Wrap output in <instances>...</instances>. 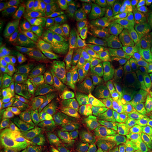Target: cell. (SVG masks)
Returning <instances> with one entry per match:
<instances>
[{"label":"cell","mask_w":152,"mask_h":152,"mask_svg":"<svg viewBox=\"0 0 152 152\" xmlns=\"http://www.w3.org/2000/svg\"><path fill=\"white\" fill-rule=\"evenodd\" d=\"M92 111L90 106L49 80L37 112L68 119L93 120Z\"/></svg>","instance_id":"1"},{"label":"cell","mask_w":152,"mask_h":152,"mask_svg":"<svg viewBox=\"0 0 152 152\" xmlns=\"http://www.w3.org/2000/svg\"><path fill=\"white\" fill-rule=\"evenodd\" d=\"M50 47L34 49L19 58L9 80V89L19 95L47 68Z\"/></svg>","instance_id":"2"},{"label":"cell","mask_w":152,"mask_h":152,"mask_svg":"<svg viewBox=\"0 0 152 152\" xmlns=\"http://www.w3.org/2000/svg\"><path fill=\"white\" fill-rule=\"evenodd\" d=\"M66 134L75 145L89 152H122L118 144L93 120H87Z\"/></svg>","instance_id":"3"},{"label":"cell","mask_w":152,"mask_h":152,"mask_svg":"<svg viewBox=\"0 0 152 152\" xmlns=\"http://www.w3.org/2000/svg\"><path fill=\"white\" fill-rule=\"evenodd\" d=\"M117 41L114 32L104 29H89L65 21L58 42L61 47L83 46Z\"/></svg>","instance_id":"4"},{"label":"cell","mask_w":152,"mask_h":152,"mask_svg":"<svg viewBox=\"0 0 152 152\" xmlns=\"http://www.w3.org/2000/svg\"><path fill=\"white\" fill-rule=\"evenodd\" d=\"M73 55L78 64H103L108 68L113 66L115 45L111 42L96 43L83 46L64 47Z\"/></svg>","instance_id":"5"},{"label":"cell","mask_w":152,"mask_h":152,"mask_svg":"<svg viewBox=\"0 0 152 152\" xmlns=\"http://www.w3.org/2000/svg\"><path fill=\"white\" fill-rule=\"evenodd\" d=\"M92 118L103 128H131L130 113L111 103L100 94L94 106L92 108Z\"/></svg>","instance_id":"6"},{"label":"cell","mask_w":152,"mask_h":152,"mask_svg":"<svg viewBox=\"0 0 152 152\" xmlns=\"http://www.w3.org/2000/svg\"><path fill=\"white\" fill-rule=\"evenodd\" d=\"M133 87L134 82L118 73L111 76L102 95L111 103L128 111L134 100Z\"/></svg>","instance_id":"7"},{"label":"cell","mask_w":152,"mask_h":152,"mask_svg":"<svg viewBox=\"0 0 152 152\" xmlns=\"http://www.w3.org/2000/svg\"><path fill=\"white\" fill-rule=\"evenodd\" d=\"M152 28L147 12L141 7L116 11L114 33L116 40L122 39L138 30Z\"/></svg>","instance_id":"8"},{"label":"cell","mask_w":152,"mask_h":152,"mask_svg":"<svg viewBox=\"0 0 152 152\" xmlns=\"http://www.w3.org/2000/svg\"><path fill=\"white\" fill-rule=\"evenodd\" d=\"M49 16L46 12L17 20L4 30L5 38L11 42L31 40Z\"/></svg>","instance_id":"9"},{"label":"cell","mask_w":152,"mask_h":152,"mask_svg":"<svg viewBox=\"0 0 152 152\" xmlns=\"http://www.w3.org/2000/svg\"><path fill=\"white\" fill-rule=\"evenodd\" d=\"M50 72V71H49ZM49 80L54 82L69 92L76 99L92 108L101 94L94 91L92 87L80 78L59 77L49 75Z\"/></svg>","instance_id":"10"},{"label":"cell","mask_w":152,"mask_h":152,"mask_svg":"<svg viewBox=\"0 0 152 152\" xmlns=\"http://www.w3.org/2000/svg\"><path fill=\"white\" fill-rule=\"evenodd\" d=\"M78 63L62 47L53 48L49 59V70L52 75L77 78Z\"/></svg>","instance_id":"11"},{"label":"cell","mask_w":152,"mask_h":152,"mask_svg":"<svg viewBox=\"0 0 152 152\" xmlns=\"http://www.w3.org/2000/svg\"><path fill=\"white\" fill-rule=\"evenodd\" d=\"M64 23L60 14L49 15L35 35L30 40L32 47L35 49L51 47L52 43L61 33Z\"/></svg>","instance_id":"12"},{"label":"cell","mask_w":152,"mask_h":152,"mask_svg":"<svg viewBox=\"0 0 152 152\" xmlns=\"http://www.w3.org/2000/svg\"><path fill=\"white\" fill-rule=\"evenodd\" d=\"M77 77L99 94H102L111 76L109 68L104 64H99L95 65L79 64Z\"/></svg>","instance_id":"13"},{"label":"cell","mask_w":152,"mask_h":152,"mask_svg":"<svg viewBox=\"0 0 152 152\" xmlns=\"http://www.w3.org/2000/svg\"><path fill=\"white\" fill-rule=\"evenodd\" d=\"M131 128L139 134L152 136V104H144L134 98L130 110Z\"/></svg>","instance_id":"14"},{"label":"cell","mask_w":152,"mask_h":152,"mask_svg":"<svg viewBox=\"0 0 152 152\" xmlns=\"http://www.w3.org/2000/svg\"><path fill=\"white\" fill-rule=\"evenodd\" d=\"M49 75L50 72L49 68H47L31 85L18 95L22 105L37 111L42 99L46 85L49 80Z\"/></svg>","instance_id":"15"},{"label":"cell","mask_w":152,"mask_h":152,"mask_svg":"<svg viewBox=\"0 0 152 152\" xmlns=\"http://www.w3.org/2000/svg\"><path fill=\"white\" fill-rule=\"evenodd\" d=\"M104 129L112 140L122 147L144 149L149 145V141L147 138L130 128H106Z\"/></svg>","instance_id":"16"},{"label":"cell","mask_w":152,"mask_h":152,"mask_svg":"<svg viewBox=\"0 0 152 152\" xmlns=\"http://www.w3.org/2000/svg\"><path fill=\"white\" fill-rule=\"evenodd\" d=\"M119 73L134 83H140L152 89V62L151 61L137 58L135 62Z\"/></svg>","instance_id":"17"},{"label":"cell","mask_w":152,"mask_h":152,"mask_svg":"<svg viewBox=\"0 0 152 152\" xmlns=\"http://www.w3.org/2000/svg\"><path fill=\"white\" fill-rule=\"evenodd\" d=\"M37 115L38 121L47 128L54 132H65L66 134L77 128L87 121L83 119H68L45 113H38Z\"/></svg>","instance_id":"18"},{"label":"cell","mask_w":152,"mask_h":152,"mask_svg":"<svg viewBox=\"0 0 152 152\" xmlns=\"http://www.w3.org/2000/svg\"><path fill=\"white\" fill-rule=\"evenodd\" d=\"M26 127L10 113L1 117L0 122V143L7 144L11 140L23 138Z\"/></svg>","instance_id":"19"},{"label":"cell","mask_w":152,"mask_h":152,"mask_svg":"<svg viewBox=\"0 0 152 152\" xmlns=\"http://www.w3.org/2000/svg\"><path fill=\"white\" fill-rule=\"evenodd\" d=\"M115 45L113 68L117 71L125 69L137 59L135 50L132 45H125L117 42Z\"/></svg>","instance_id":"20"},{"label":"cell","mask_w":152,"mask_h":152,"mask_svg":"<svg viewBox=\"0 0 152 152\" xmlns=\"http://www.w3.org/2000/svg\"><path fill=\"white\" fill-rule=\"evenodd\" d=\"M50 7V2L47 0H27L18 4L15 22L20 19L46 13Z\"/></svg>","instance_id":"21"},{"label":"cell","mask_w":152,"mask_h":152,"mask_svg":"<svg viewBox=\"0 0 152 152\" xmlns=\"http://www.w3.org/2000/svg\"><path fill=\"white\" fill-rule=\"evenodd\" d=\"M116 11L107 1H99L97 24L99 29L109 30L114 32Z\"/></svg>","instance_id":"22"},{"label":"cell","mask_w":152,"mask_h":152,"mask_svg":"<svg viewBox=\"0 0 152 152\" xmlns=\"http://www.w3.org/2000/svg\"><path fill=\"white\" fill-rule=\"evenodd\" d=\"M87 1L86 0H73L69 1L64 11L65 21L77 25L83 18Z\"/></svg>","instance_id":"23"},{"label":"cell","mask_w":152,"mask_h":152,"mask_svg":"<svg viewBox=\"0 0 152 152\" xmlns=\"http://www.w3.org/2000/svg\"><path fill=\"white\" fill-rule=\"evenodd\" d=\"M98 8V0L87 1L84 14L77 25L80 27L89 29H99L97 24Z\"/></svg>","instance_id":"24"},{"label":"cell","mask_w":152,"mask_h":152,"mask_svg":"<svg viewBox=\"0 0 152 152\" xmlns=\"http://www.w3.org/2000/svg\"><path fill=\"white\" fill-rule=\"evenodd\" d=\"M42 140L45 152H66L68 147L54 133L47 130L42 132Z\"/></svg>","instance_id":"25"},{"label":"cell","mask_w":152,"mask_h":152,"mask_svg":"<svg viewBox=\"0 0 152 152\" xmlns=\"http://www.w3.org/2000/svg\"><path fill=\"white\" fill-rule=\"evenodd\" d=\"M18 4L1 6L0 8V28L6 29L15 22L18 12Z\"/></svg>","instance_id":"26"},{"label":"cell","mask_w":152,"mask_h":152,"mask_svg":"<svg viewBox=\"0 0 152 152\" xmlns=\"http://www.w3.org/2000/svg\"><path fill=\"white\" fill-rule=\"evenodd\" d=\"M152 38V28L138 30L116 42L125 45H136Z\"/></svg>","instance_id":"27"},{"label":"cell","mask_w":152,"mask_h":152,"mask_svg":"<svg viewBox=\"0 0 152 152\" xmlns=\"http://www.w3.org/2000/svg\"><path fill=\"white\" fill-rule=\"evenodd\" d=\"M134 98L144 104H152V89L140 83H134L133 87Z\"/></svg>","instance_id":"28"},{"label":"cell","mask_w":152,"mask_h":152,"mask_svg":"<svg viewBox=\"0 0 152 152\" xmlns=\"http://www.w3.org/2000/svg\"><path fill=\"white\" fill-rule=\"evenodd\" d=\"M132 45L135 50L137 58L152 60V38L143 42Z\"/></svg>","instance_id":"29"},{"label":"cell","mask_w":152,"mask_h":152,"mask_svg":"<svg viewBox=\"0 0 152 152\" xmlns=\"http://www.w3.org/2000/svg\"><path fill=\"white\" fill-rule=\"evenodd\" d=\"M107 2L115 9V11H126L129 9L140 7V1L134 0H107Z\"/></svg>","instance_id":"30"},{"label":"cell","mask_w":152,"mask_h":152,"mask_svg":"<svg viewBox=\"0 0 152 152\" xmlns=\"http://www.w3.org/2000/svg\"><path fill=\"white\" fill-rule=\"evenodd\" d=\"M7 144L14 152H28L24 138H19L11 140L8 143H7Z\"/></svg>","instance_id":"31"},{"label":"cell","mask_w":152,"mask_h":152,"mask_svg":"<svg viewBox=\"0 0 152 152\" xmlns=\"http://www.w3.org/2000/svg\"><path fill=\"white\" fill-rule=\"evenodd\" d=\"M25 143H26V147H27L28 152H41V148L39 147V144L35 141L30 139L24 138Z\"/></svg>","instance_id":"32"},{"label":"cell","mask_w":152,"mask_h":152,"mask_svg":"<svg viewBox=\"0 0 152 152\" xmlns=\"http://www.w3.org/2000/svg\"><path fill=\"white\" fill-rule=\"evenodd\" d=\"M143 4L147 16L152 23V0H146Z\"/></svg>","instance_id":"33"},{"label":"cell","mask_w":152,"mask_h":152,"mask_svg":"<svg viewBox=\"0 0 152 152\" xmlns=\"http://www.w3.org/2000/svg\"><path fill=\"white\" fill-rule=\"evenodd\" d=\"M0 152H14L13 150L7 145V144H1L0 146Z\"/></svg>","instance_id":"34"},{"label":"cell","mask_w":152,"mask_h":152,"mask_svg":"<svg viewBox=\"0 0 152 152\" xmlns=\"http://www.w3.org/2000/svg\"><path fill=\"white\" fill-rule=\"evenodd\" d=\"M134 152H149V151H134Z\"/></svg>","instance_id":"35"}]
</instances>
